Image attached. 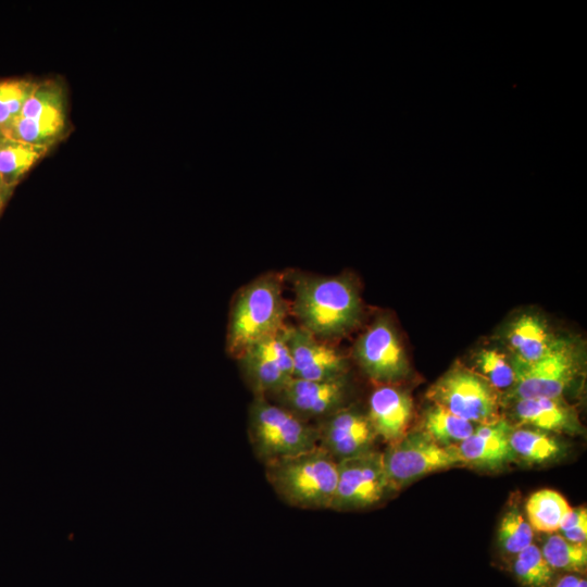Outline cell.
Returning a JSON list of instances; mask_svg holds the SVG:
<instances>
[{
	"instance_id": "cell-1",
	"label": "cell",
	"mask_w": 587,
	"mask_h": 587,
	"mask_svg": "<svg viewBox=\"0 0 587 587\" xmlns=\"http://www.w3.org/2000/svg\"><path fill=\"white\" fill-rule=\"evenodd\" d=\"M290 310L300 327L324 341L337 339L360 320L361 300L345 275L291 274Z\"/></svg>"
},
{
	"instance_id": "cell-2",
	"label": "cell",
	"mask_w": 587,
	"mask_h": 587,
	"mask_svg": "<svg viewBox=\"0 0 587 587\" xmlns=\"http://www.w3.org/2000/svg\"><path fill=\"white\" fill-rule=\"evenodd\" d=\"M289 305L283 296L279 275H261L235 296L226 332V352L237 359L251 345L286 326Z\"/></svg>"
},
{
	"instance_id": "cell-3",
	"label": "cell",
	"mask_w": 587,
	"mask_h": 587,
	"mask_svg": "<svg viewBox=\"0 0 587 587\" xmlns=\"http://www.w3.org/2000/svg\"><path fill=\"white\" fill-rule=\"evenodd\" d=\"M265 477L286 504L303 510H329L338 479V462L319 446L264 464Z\"/></svg>"
},
{
	"instance_id": "cell-4",
	"label": "cell",
	"mask_w": 587,
	"mask_h": 587,
	"mask_svg": "<svg viewBox=\"0 0 587 587\" xmlns=\"http://www.w3.org/2000/svg\"><path fill=\"white\" fill-rule=\"evenodd\" d=\"M248 437L255 458L263 465L319 446L315 424L262 396H254L249 404Z\"/></svg>"
},
{
	"instance_id": "cell-5",
	"label": "cell",
	"mask_w": 587,
	"mask_h": 587,
	"mask_svg": "<svg viewBox=\"0 0 587 587\" xmlns=\"http://www.w3.org/2000/svg\"><path fill=\"white\" fill-rule=\"evenodd\" d=\"M385 474L392 491L429 473L463 465L455 446L442 447L423 432L407 433L382 451Z\"/></svg>"
},
{
	"instance_id": "cell-6",
	"label": "cell",
	"mask_w": 587,
	"mask_h": 587,
	"mask_svg": "<svg viewBox=\"0 0 587 587\" xmlns=\"http://www.w3.org/2000/svg\"><path fill=\"white\" fill-rule=\"evenodd\" d=\"M428 398L473 424L500 419L496 390L479 374L464 367L447 372L430 387Z\"/></svg>"
},
{
	"instance_id": "cell-7",
	"label": "cell",
	"mask_w": 587,
	"mask_h": 587,
	"mask_svg": "<svg viewBox=\"0 0 587 587\" xmlns=\"http://www.w3.org/2000/svg\"><path fill=\"white\" fill-rule=\"evenodd\" d=\"M391 492L382 451L373 449L338 461L337 487L329 510H364L380 503Z\"/></svg>"
},
{
	"instance_id": "cell-8",
	"label": "cell",
	"mask_w": 587,
	"mask_h": 587,
	"mask_svg": "<svg viewBox=\"0 0 587 587\" xmlns=\"http://www.w3.org/2000/svg\"><path fill=\"white\" fill-rule=\"evenodd\" d=\"M66 129L64 91L57 82H37L5 137L50 147Z\"/></svg>"
},
{
	"instance_id": "cell-9",
	"label": "cell",
	"mask_w": 587,
	"mask_h": 587,
	"mask_svg": "<svg viewBox=\"0 0 587 587\" xmlns=\"http://www.w3.org/2000/svg\"><path fill=\"white\" fill-rule=\"evenodd\" d=\"M236 360L253 397H268L294 377L285 327L251 345Z\"/></svg>"
},
{
	"instance_id": "cell-10",
	"label": "cell",
	"mask_w": 587,
	"mask_h": 587,
	"mask_svg": "<svg viewBox=\"0 0 587 587\" xmlns=\"http://www.w3.org/2000/svg\"><path fill=\"white\" fill-rule=\"evenodd\" d=\"M349 388L347 375L326 380L292 377L266 398L298 417L315 424L348 405Z\"/></svg>"
},
{
	"instance_id": "cell-11",
	"label": "cell",
	"mask_w": 587,
	"mask_h": 587,
	"mask_svg": "<svg viewBox=\"0 0 587 587\" xmlns=\"http://www.w3.org/2000/svg\"><path fill=\"white\" fill-rule=\"evenodd\" d=\"M515 370V384L511 396L523 398H561L577 371L572 347L564 340L553 350L528 365L512 363Z\"/></svg>"
},
{
	"instance_id": "cell-12",
	"label": "cell",
	"mask_w": 587,
	"mask_h": 587,
	"mask_svg": "<svg viewBox=\"0 0 587 587\" xmlns=\"http://www.w3.org/2000/svg\"><path fill=\"white\" fill-rule=\"evenodd\" d=\"M353 353L364 373L378 384H395L408 372L404 350L387 319L379 317L369 326Z\"/></svg>"
},
{
	"instance_id": "cell-13",
	"label": "cell",
	"mask_w": 587,
	"mask_h": 587,
	"mask_svg": "<svg viewBox=\"0 0 587 587\" xmlns=\"http://www.w3.org/2000/svg\"><path fill=\"white\" fill-rule=\"evenodd\" d=\"M319 447L337 462L374 449L377 436L366 411L346 405L315 423Z\"/></svg>"
},
{
	"instance_id": "cell-14",
	"label": "cell",
	"mask_w": 587,
	"mask_h": 587,
	"mask_svg": "<svg viewBox=\"0 0 587 587\" xmlns=\"http://www.w3.org/2000/svg\"><path fill=\"white\" fill-rule=\"evenodd\" d=\"M285 334L294 364V377L335 379L347 375L346 357L335 347L299 325H286Z\"/></svg>"
},
{
	"instance_id": "cell-15",
	"label": "cell",
	"mask_w": 587,
	"mask_h": 587,
	"mask_svg": "<svg viewBox=\"0 0 587 587\" xmlns=\"http://www.w3.org/2000/svg\"><path fill=\"white\" fill-rule=\"evenodd\" d=\"M412 412L411 397L394 384H378L369 398V420L377 438L388 445L409 433Z\"/></svg>"
},
{
	"instance_id": "cell-16",
	"label": "cell",
	"mask_w": 587,
	"mask_h": 587,
	"mask_svg": "<svg viewBox=\"0 0 587 587\" xmlns=\"http://www.w3.org/2000/svg\"><path fill=\"white\" fill-rule=\"evenodd\" d=\"M512 429L502 419L478 425L471 436L455 446L463 465L498 470L514 461L516 458L510 446Z\"/></svg>"
},
{
	"instance_id": "cell-17",
	"label": "cell",
	"mask_w": 587,
	"mask_h": 587,
	"mask_svg": "<svg viewBox=\"0 0 587 587\" xmlns=\"http://www.w3.org/2000/svg\"><path fill=\"white\" fill-rule=\"evenodd\" d=\"M515 419L541 432L574 433L578 423L573 410L561 398L516 399Z\"/></svg>"
},
{
	"instance_id": "cell-18",
	"label": "cell",
	"mask_w": 587,
	"mask_h": 587,
	"mask_svg": "<svg viewBox=\"0 0 587 587\" xmlns=\"http://www.w3.org/2000/svg\"><path fill=\"white\" fill-rule=\"evenodd\" d=\"M508 342L514 353V364L528 365L548 354L560 339L554 338L544 322L533 315L523 314L508 332Z\"/></svg>"
},
{
	"instance_id": "cell-19",
	"label": "cell",
	"mask_w": 587,
	"mask_h": 587,
	"mask_svg": "<svg viewBox=\"0 0 587 587\" xmlns=\"http://www.w3.org/2000/svg\"><path fill=\"white\" fill-rule=\"evenodd\" d=\"M50 147L5 137L0 143V179L11 189L48 152Z\"/></svg>"
},
{
	"instance_id": "cell-20",
	"label": "cell",
	"mask_w": 587,
	"mask_h": 587,
	"mask_svg": "<svg viewBox=\"0 0 587 587\" xmlns=\"http://www.w3.org/2000/svg\"><path fill=\"white\" fill-rule=\"evenodd\" d=\"M567 500L553 489H540L529 496L525 504L526 517L533 529L552 534L571 512Z\"/></svg>"
},
{
	"instance_id": "cell-21",
	"label": "cell",
	"mask_w": 587,
	"mask_h": 587,
	"mask_svg": "<svg viewBox=\"0 0 587 587\" xmlns=\"http://www.w3.org/2000/svg\"><path fill=\"white\" fill-rule=\"evenodd\" d=\"M475 428V424L435 403L426 411L423 420V433L442 447L458 446Z\"/></svg>"
},
{
	"instance_id": "cell-22",
	"label": "cell",
	"mask_w": 587,
	"mask_h": 587,
	"mask_svg": "<svg viewBox=\"0 0 587 587\" xmlns=\"http://www.w3.org/2000/svg\"><path fill=\"white\" fill-rule=\"evenodd\" d=\"M510 446L515 458L536 464L554 460L562 452L559 441L552 436L532 428L512 429Z\"/></svg>"
},
{
	"instance_id": "cell-23",
	"label": "cell",
	"mask_w": 587,
	"mask_h": 587,
	"mask_svg": "<svg viewBox=\"0 0 587 587\" xmlns=\"http://www.w3.org/2000/svg\"><path fill=\"white\" fill-rule=\"evenodd\" d=\"M540 550L551 569L579 572L586 567V544H574L562 535L553 534L546 539Z\"/></svg>"
},
{
	"instance_id": "cell-24",
	"label": "cell",
	"mask_w": 587,
	"mask_h": 587,
	"mask_svg": "<svg viewBox=\"0 0 587 587\" xmlns=\"http://www.w3.org/2000/svg\"><path fill=\"white\" fill-rule=\"evenodd\" d=\"M37 82L24 78L0 80V129L7 136L36 87Z\"/></svg>"
},
{
	"instance_id": "cell-25",
	"label": "cell",
	"mask_w": 587,
	"mask_h": 587,
	"mask_svg": "<svg viewBox=\"0 0 587 587\" xmlns=\"http://www.w3.org/2000/svg\"><path fill=\"white\" fill-rule=\"evenodd\" d=\"M533 538L534 529L516 507L503 514L498 528V542L505 553L517 554L533 544Z\"/></svg>"
},
{
	"instance_id": "cell-26",
	"label": "cell",
	"mask_w": 587,
	"mask_h": 587,
	"mask_svg": "<svg viewBox=\"0 0 587 587\" xmlns=\"http://www.w3.org/2000/svg\"><path fill=\"white\" fill-rule=\"evenodd\" d=\"M513 570L520 582L528 587H546L553 576V569L534 544L515 554Z\"/></svg>"
},
{
	"instance_id": "cell-27",
	"label": "cell",
	"mask_w": 587,
	"mask_h": 587,
	"mask_svg": "<svg viewBox=\"0 0 587 587\" xmlns=\"http://www.w3.org/2000/svg\"><path fill=\"white\" fill-rule=\"evenodd\" d=\"M475 362L479 375L495 390L514 386L515 370L503 353L495 349H485L479 351Z\"/></svg>"
},
{
	"instance_id": "cell-28",
	"label": "cell",
	"mask_w": 587,
	"mask_h": 587,
	"mask_svg": "<svg viewBox=\"0 0 587 587\" xmlns=\"http://www.w3.org/2000/svg\"><path fill=\"white\" fill-rule=\"evenodd\" d=\"M587 525V511L585 508L579 507L571 510L565 520L560 526L561 533Z\"/></svg>"
},
{
	"instance_id": "cell-29",
	"label": "cell",
	"mask_w": 587,
	"mask_h": 587,
	"mask_svg": "<svg viewBox=\"0 0 587 587\" xmlns=\"http://www.w3.org/2000/svg\"><path fill=\"white\" fill-rule=\"evenodd\" d=\"M555 587H587L586 580L574 575L561 577Z\"/></svg>"
},
{
	"instance_id": "cell-30",
	"label": "cell",
	"mask_w": 587,
	"mask_h": 587,
	"mask_svg": "<svg viewBox=\"0 0 587 587\" xmlns=\"http://www.w3.org/2000/svg\"><path fill=\"white\" fill-rule=\"evenodd\" d=\"M13 189L5 186L0 179V212L4 208L8 199L12 195Z\"/></svg>"
},
{
	"instance_id": "cell-31",
	"label": "cell",
	"mask_w": 587,
	"mask_h": 587,
	"mask_svg": "<svg viewBox=\"0 0 587 587\" xmlns=\"http://www.w3.org/2000/svg\"><path fill=\"white\" fill-rule=\"evenodd\" d=\"M4 138H5V135H4L3 132L0 129V143L3 141Z\"/></svg>"
}]
</instances>
